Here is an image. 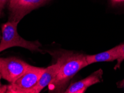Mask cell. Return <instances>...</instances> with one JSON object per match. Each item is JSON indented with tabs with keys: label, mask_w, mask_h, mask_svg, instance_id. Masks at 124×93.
<instances>
[{
	"label": "cell",
	"mask_w": 124,
	"mask_h": 93,
	"mask_svg": "<svg viewBox=\"0 0 124 93\" xmlns=\"http://www.w3.org/2000/svg\"><path fill=\"white\" fill-rule=\"evenodd\" d=\"M1 15H2V10L0 8V18L1 17Z\"/></svg>",
	"instance_id": "9a60e30c"
},
{
	"label": "cell",
	"mask_w": 124,
	"mask_h": 93,
	"mask_svg": "<svg viewBox=\"0 0 124 93\" xmlns=\"http://www.w3.org/2000/svg\"><path fill=\"white\" fill-rule=\"evenodd\" d=\"M49 0H9V20L19 22L31 12L43 6Z\"/></svg>",
	"instance_id": "277c9868"
},
{
	"label": "cell",
	"mask_w": 124,
	"mask_h": 93,
	"mask_svg": "<svg viewBox=\"0 0 124 93\" xmlns=\"http://www.w3.org/2000/svg\"><path fill=\"white\" fill-rule=\"evenodd\" d=\"M54 53L61 64L55 78L48 86V90L50 93H64L71 79L78 72L88 65L86 55L71 51Z\"/></svg>",
	"instance_id": "6da1fadb"
},
{
	"label": "cell",
	"mask_w": 124,
	"mask_h": 93,
	"mask_svg": "<svg viewBox=\"0 0 124 93\" xmlns=\"http://www.w3.org/2000/svg\"><path fill=\"white\" fill-rule=\"evenodd\" d=\"M117 85H118V87H120V88L124 87V79H123L122 81L119 82V83L117 84Z\"/></svg>",
	"instance_id": "4fadbf2b"
},
{
	"label": "cell",
	"mask_w": 124,
	"mask_h": 93,
	"mask_svg": "<svg viewBox=\"0 0 124 93\" xmlns=\"http://www.w3.org/2000/svg\"><path fill=\"white\" fill-rule=\"evenodd\" d=\"M120 45V55L119 57L117 60V63L114 67V70H117V69L120 68L121 66V63H123L124 60V43H121Z\"/></svg>",
	"instance_id": "9c48e42d"
},
{
	"label": "cell",
	"mask_w": 124,
	"mask_h": 93,
	"mask_svg": "<svg viewBox=\"0 0 124 93\" xmlns=\"http://www.w3.org/2000/svg\"><path fill=\"white\" fill-rule=\"evenodd\" d=\"M7 89V85H0V93H6Z\"/></svg>",
	"instance_id": "7c38bea8"
},
{
	"label": "cell",
	"mask_w": 124,
	"mask_h": 93,
	"mask_svg": "<svg viewBox=\"0 0 124 93\" xmlns=\"http://www.w3.org/2000/svg\"><path fill=\"white\" fill-rule=\"evenodd\" d=\"M120 45L115 46L110 50L105 51L100 53L86 55V60L88 65L100 62H110L117 60L119 57Z\"/></svg>",
	"instance_id": "ba28073f"
},
{
	"label": "cell",
	"mask_w": 124,
	"mask_h": 93,
	"mask_svg": "<svg viewBox=\"0 0 124 93\" xmlns=\"http://www.w3.org/2000/svg\"><path fill=\"white\" fill-rule=\"evenodd\" d=\"M9 0H0V8L2 10L5 8L7 4H8Z\"/></svg>",
	"instance_id": "8fae6325"
},
{
	"label": "cell",
	"mask_w": 124,
	"mask_h": 93,
	"mask_svg": "<svg viewBox=\"0 0 124 93\" xmlns=\"http://www.w3.org/2000/svg\"><path fill=\"white\" fill-rule=\"evenodd\" d=\"M111 7L120 10H122L124 11V0H109Z\"/></svg>",
	"instance_id": "30bf717a"
},
{
	"label": "cell",
	"mask_w": 124,
	"mask_h": 93,
	"mask_svg": "<svg viewBox=\"0 0 124 93\" xmlns=\"http://www.w3.org/2000/svg\"><path fill=\"white\" fill-rule=\"evenodd\" d=\"M2 79V77H1V71H0V85H1V80Z\"/></svg>",
	"instance_id": "5bb4252c"
},
{
	"label": "cell",
	"mask_w": 124,
	"mask_h": 93,
	"mask_svg": "<svg viewBox=\"0 0 124 93\" xmlns=\"http://www.w3.org/2000/svg\"><path fill=\"white\" fill-rule=\"evenodd\" d=\"M19 22L10 21L1 26L2 37L0 41V52L13 47H20L31 52L43 53L40 49L41 43L38 41H30L25 40L20 36L17 27Z\"/></svg>",
	"instance_id": "7a4b0ae2"
},
{
	"label": "cell",
	"mask_w": 124,
	"mask_h": 93,
	"mask_svg": "<svg viewBox=\"0 0 124 93\" xmlns=\"http://www.w3.org/2000/svg\"><path fill=\"white\" fill-rule=\"evenodd\" d=\"M61 63L56 59L55 64L45 69V70L37 83L31 88L25 91L24 93H39L46 86H48L52 82L59 72Z\"/></svg>",
	"instance_id": "52a82bcc"
},
{
	"label": "cell",
	"mask_w": 124,
	"mask_h": 93,
	"mask_svg": "<svg viewBox=\"0 0 124 93\" xmlns=\"http://www.w3.org/2000/svg\"><path fill=\"white\" fill-rule=\"evenodd\" d=\"M30 65L16 57H0V71L2 79L12 83L26 72Z\"/></svg>",
	"instance_id": "5b68a950"
},
{
	"label": "cell",
	"mask_w": 124,
	"mask_h": 93,
	"mask_svg": "<svg viewBox=\"0 0 124 93\" xmlns=\"http://www.w3.org/2000/svg\"><path fill=\"white\" fill-rule=\"evenodd\" d=\"M45 68L30 65L26 72L14 83L7 85V93H24L37 83Z\"/></svg>",
	"instance_id": "3957f363"
},
{
	"label": "cell",
	"mask_w": 124,
	"mask_h": 93,
	"mask_svg": "<svg viewBox=\"0 0 124 93\" xmlns=\"http://www.w3.org/2000/svg\"><path fill=\"white\" fill-rule=\"evenodd\" d=\"M103 70L98 69L90 75L79 81L70 84L65 90V93H83L87 89L92 85L100 83L102 81Z\"/></svg>",
	"instance_id": "8992f818"
}]
</instances>
